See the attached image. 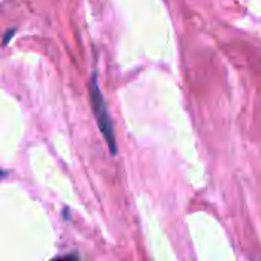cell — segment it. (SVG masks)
Here are the masks:
<instances>
[{
    "label": "cell",
    "instance_id": "6da1fadb",
    "mask_svg": "<svg viewBox=\"0 0 261 261\" xmlns=\"http://www.w3.org/2000/svg\"><path fill=\"white\" fill-rule=\"evenodd\" d=\"M90 101H92V107H93V113H95L98 127H99L101 133L104 135V138H106V141H107V144L110 147V151L115 154L116 153V141H115L113 125H112V121H110V116H109V112H107L106 101H104L102 93H101V90L98 87L96 76H93L92 81H90Z\"/></svg>",
    "mask_w": 261,
    "mask_h": 261
},
{
    "label": "cell",
    "instance_id": "7a4b0ae2",
    "mask_svg": "<svg viewBox=\"0 0 261 261\" xmlns=\"http://www.w3.org/2000/svg\"><path fill=\"white\" fill-rule=\"evenodd\" d=\"M54 261H78V258H76V255H66L61 258H55Z\"/></svg>",
    "mask_w": 261,
    "mask_h": 261
}]
</instances>
